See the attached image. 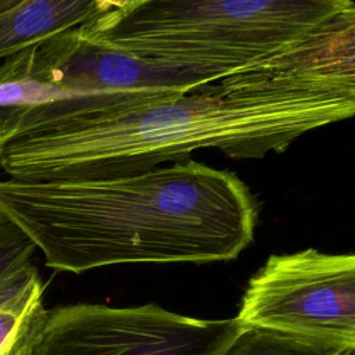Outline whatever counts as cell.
Returning <instances> with one entry per match:
<instances>
[{
    "label": "cell",
    "instance_id": "10",
    "mask_svg": "<svg viewBox=\"0 0 355 355\" xmlns=\"http://www.w3.org/2000/svg\"><path fill=\"white\" fill-rule=\"evenodd\" d=\"M36 250L32 240L0 214V280L31 262Z\"/></svg>",
    "mask_w": 355,
    "mask_h": 355
},
{
    "label": "cell",
    "instance_id": "9",
    "mask_svg": "<svg viewBox=\"0 0 355 355\" xmlns=\"http://www.w3.org/2000/svg\"><path fill=\"white\" fill-rule=\"evenodd\" d=\"M220 355H355V345L266 327H241Z\"/></svg>",
    "mask_w": 355,
    "mask_h": 355
},
{
    "label": "cell",
    "instance_id": "4",
    "mask_svg": "<svg viewBox=\"0 0 355 355\" xmlns=\"http://www.w3.org/2000/svg\"><path fill=\"white\" fill-rule=\"evenodd\" d=\"M233 319H196L155 304H73L47 311L29 355H220L241 330Z\"/></svg>",
    "mask_w": 355,
    "mask_h": 355
},
{
    "label": "cell",
    "instance_id": "7",
    "mask_svg": "<svg viewBox=\"0 0 355 355\" xmlns=\"http://www.w3.org/2000/svg\"><path fill=\"white\" fill-rule=\"evenodd\" d=\"M101 14L96 0H0V58L6 60Z\"/></svg>",
    "mask_w": 355,
    "mask_h": 355
},
{
    "label": "cell",
    "instance_id": "3",
    "mask_svg": "<svg viewBox=\"0 0 355 355\" xmlns=\"http://www.w3.org/2000/svg\"><path fill=\"white\" fill-rule=\"evenodd\" d=\"M139 60L227 76L291 67L355 40L352 0H133L76 28Z\"/></svg>",
    "mask_w": 355,
    "mask_h": 355
},
{
    "label": "cell",
    "instance_id": "2",
    "mask_svg": "<svg viewBox=\"0 0 355 355\" xmlns=\"http://www.w3.org/2000/svg\"><path fill=\"white\" fill-rule=\"evenodd\" d=\"M0 214L46 266L230 261L254 239L258 204L233 172L191 158L93 180L0 179Z\"/></svg>",
    "mask_w": 355,
    "mask_h": 355
},
{
    "label": "cell",
    "instance_id": "5",
    "mask_svg": "<svg viewBox=\"0 0 355 355\" xmlns=\"http://www.w3.org/2000/svg\"><path fill=\"white\" fill-rule=\"evenodd\" d=\"M236 319L355 345V257L315 248L270 255L250 279Z\"/></svg>",
    "mask_w": 355,
    "mask_h": 355
},
{
    "label": "cell",
    "instance_id": "6",
    "mask_svg": "<svg viewBox=\"0 0 355 355\" xmlns=\"http://www.w3.org/2000/svg\"><path fill=\"white\" fill-rule=\"evenodd\" d=\"M76 28L25 49L6 58L1 65L17 75L65 93H189L214 83L200 73L155 65L89 42Z\"/></svg>",
    "mask_w": 355,
    "mask_h": 355
},
{
    "label": "cell",
    "instance_id": "1",
    "mask_svg": "<svg viewBox=\"0 0 355 355\" xmlns=\"http://www.w3.org/2000/svg\"><path fill=\"white\" fill-rule=\"evenodd\" d=\"M354 112L355 42H348L291 67L58 121L6 143L0 168L11 179L61 182L144 172L204 148L261 159Z\"/></svg>",
    "mask_w": 355,
    "mask_h": 355
},
{
    "label": "cell",
    "instance_id": "11",
    "mask_svg": "<svg viewBox=\"0 0 355 355\" xmlns=\"http://www.w3.org/2000/svg\"><path fill=\"white\" fill-rule=\"evenodd\" d=\"M132 1L133 0H96V4L100 8V11L104 14L107 11H111V10L122 8L128 4H130Z\"/></svg>",
    "mask_w": 355,
    "mask_h": 355
},
{
    "label": "cell",
    "instance_id": "8",
    "mask_svg": "<svg viewBox=\"0 0 355 355\" xmlns=\"http://www.w3.org/2000/svg\"><path fill=\"white\" fill-rule=\"evenodd\" d=\"M43 291L32 262L0 280V355H29L47 316Z\"/></svg>",
    "mask_w": 355,
    "mask_h": 355
}]
</instances>
